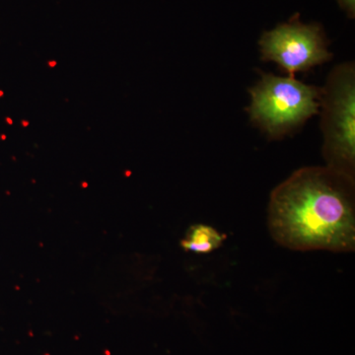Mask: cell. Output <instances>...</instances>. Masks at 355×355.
Wrapping results in <instances>:
<instances>
[{
	"label": "cell",
	"instance_id": "5b68a950",
	"mask_svg": "<svg viewBox=\"0 0 355 355\" xmlns=\"http://www.w3.org/2000/svg\"><path fill=\"white\" fill-rule=\"evenodd\" d=\"M226 235L205 224H196L187 232L181 241V247L186 252L196 254H209L216 251L225 241Z\"/></svg>",
	"mask_w": 355,
	"mask_h": 355
},
{
	"label": "cell",
	"instance_id": "7a4b0ae2",
	"mask_svg": "<svg viewBox=\"0 0 355 355\" xmlns=\"http://www.w3.org/2000/svg\"><path fill=\"white\" fill-rule=\"evenodd\" d=\"M249 91L250 119L272 139L295 132L319 112L321 88L296 80L294 76L263 73Z\"/></svg>",
	"mask_w": 355,
	"mask_h": 355
},
{
	"label": "cell",
	"instance_id": "8992f818",
	"mask_svg": "<svg viewBox=\"0 0 355 355\" xmlns=\"http://www.w3.org/2000/svg\"><path fill=\"white\" fill-rule=\"evenodd\" d=\"M340 4V8L343 9L350 18H354L355 15V0H336Z\"/></svg>",
	"mask_w": 355,
	"mask_h": 355
},
{
	"label": "cell",
	"instance_id": "277c9868",
	"mask_svg": "<svg viewBox=\"0 0 355 355\" xmlns=\"http://www.w3.org/2000/svg\"><path fill=\"white\" fill-rule=\"evenodd\" d=\"M259 46L261 60L275 62L289 76L307 71L333 58L321 25L303 24L298 14L289 22L263 33Z\"/></svg>",
	"mask_w": 355,
	"mask_h": 355
},
{
	"label": "cell",
	"instance_id": "3957f363",
	"mask_svg": "<svg viewBox=\"0 0 355 355\" xmlns=\"http://www.w3.org/2000/svg\"><path fill=\"white\" fill-rule=\"evenodd\" d=\"M321 130L327 167L355 178V67H334L321 88Z\"/></svg>",
	"mask_w": 355,
	"mask_h": 355
},
{
	"label": "cell",
	"instance_id": "6da1fadb",
	"mask_svg": "<svg viewBox=\"0 0 355 355\" xmlns=\"http://www.w3.org/2000/svg\"><path fill=\"white\" fill-rule=\"evenodd\" d=\"M268 227L293 251L354 252L355 178L327 166L301 168L272 191Z\"/></svg>",
	"mask_w": 355,
	"mask_h": 355
}]
</instances>
